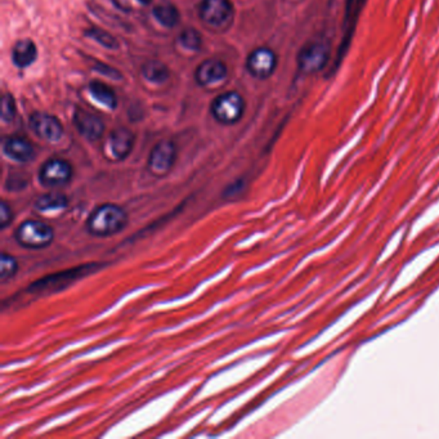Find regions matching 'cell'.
Masks as SVG:
<instances>
[{
    "instance_id": "cell-1",
    "label": "cell",
    "mask_w": 439,
    "mask_h": 439,
    "mask_svg": "<svg viewBox=\"0 0 439 439\" xmlns=\"http://www.w3.org/2000/svg\"><path fill=\"white\" fill-rule=\"evenodd\" d=\"M126 222L128 216L123 209L106 204L93 211L86 222V228L94 236L107 237L122 231Z\"/></svg>"
},
{
    "instance_id": "cell-2",
    "label": "cell",
    "mask_w": 439,
    "mask_h": 439,
    "mask_svg": "<svg viewBox=\"0 0 439 439\" xmlns=\"http://www.w3.org/2000/svg\"><path fill=\"white\" fill-rule=\"evenodd\" d=\"M97 268H98V266L93 263V264H86V266H80L77 268L63 270V272L41 278L37 282H34L29 287V291L34 294H49L60 291V290H63L65 287H67L70 284L75 282L79 278L84 277L86 275L92 273Z\"/></svg>"
},
{
    "instance_id": "cell-3",
    "label": "cell",
    "mask_w": 439,
    "mask_h": 439,
    "mask_svg": "<svg viewBox=\"0 0 439 439\" xmlns=\"http://www.w3.org/2000/svg\"><path fill=\"white\" fill-rule=\"evenodd\" d=\"M332 57V46L327 41H310L298 54V69L301 74L312 75L321 72Z\"/></svg>"
},
{
    "instance_id": "cell-4",
    "label": "cell",
    "mask_w": 439,
    "mask_h": 439,
    "mask_svg": "<svg viewBox=\"0 0 439 439\" xmlns=\"http://www.w3.org/2000/svg\"><path fill=\"white\" fill-rule=\"evenodd\" d=\"M53 230L39 221H26L15 231V240L26 249H43L53 241Z\"/></svg>"
},
{
    "instance_id": "cell-5",
    "label": "cell",
    "mask_w": 439,
    "mask_h": 439,
    "mask_svg": "<svg viewBox=\"0 0 439 439\" xmlns=\"http://www.w3.org/2000/svg\"><path fill=\"white\" fill-rule=\"evenodd\" d=\"M367 0H347V7H346V17H344V31H343V38L340 41L339 49L336 54V60L335 63L332 65V70L329 72V77L334 75L336 72V70L339 69L343 58L347 55L348 49L352 43V39L355 35V27L358 18L361 15L363 7L366 4Z\"/></svg>"
},
{
    "instance_id": "cell-6",
    "label": "cell",
    "mask_w": 439,
    "mask_h": 439,
    "mask_svg": "<svg viewBox=\"0 0 439 439\" xmlns=\"http://www.w3.org/2000/svg\"><path fill=\"white\" fill-rule=\"evenodd\" d=\"M245 110V100L239 93L221 94L211 106L213 115L219 123L235 124L239 122Z\"/></svg>"
},
{
    "instance_id": "cell-7",
    "label": "cell",
    "mask_w": 439,
    "mask_h": 439,
    "mask_svg": "<svg viewBox=\"0 0 439 439\" xmlns=\"http://www.w3.org/2000/svg\"><path fill=\"white\" fill-rule=\"evenodd\" d=\"M176 146L170 140H162L154 147L148 159V169L156 177H164L169 173L176 162Z\"/></svg>"
},
{
    "instance_id": "cell-8",
    "label": "cell",
    "mask_w": 439,
    "mask_h": 439,
    "mask_svg": "<svg viewBox=\"0 0 439 439\" xmlns=\"http://www.w3.org/2000/svg\"><path fill=\"white\" fill-rule=\"evenodd\" d=\"M247 67L253 77L267 79L277 67V55L270 48H258L249 55Z\"/></svg>"
},
{
    "instance_id": "cell-9",
    "label": "cell",
    "mask_w": 439,
    "mask_h": 439,
    "mask_svg": "<svg viewBox=\"0 0 439 439\" xmlns=\"http://www.w3.org/2000/svg\"><path fill=\"white\" fill-rule=\"evenodd\" d=\"M72 177V168L69 162L61 159H52L40 168L39 178L46 187L66 185Z\"/></svg>"
},
{
    "instance_id": "cell-10",
    "label": "cell",
    "mask_w": 439,
    "mask_h": 439,
    "mask_svg": "<svg viewBox=\"0 0 439 439\" xmlns=\"http://www.w3.org/2000/svg\"><path fill=\"white\" fill-rule=\"evenodd\" d=\"M30 126L34 133L48 142H57L63 136L61 122L53 115L37 112L30 117Z\"/></svg>"
},
{
    "instance_id": "cell-11",
    "label": "cell",
    "mask_w": 439,
    "mask_h": 439,
    "mask_svg": "<svg viewBox=\"0 0 439 439\" xmlns=\"http://www.w3.org/2000/svg\"><path fill=\"white\" fill-rule=\"evenodd\" d=\"M233 8L230 0H204L200 15L204 22L219 26L231 18Z\"/></svg>"
},
{
    "instance_id": "cell-12",
    "label": "cell",
    "mask_w": 439,
    "mask_h": 439,
    "mask_svg": "<svg viewBox=\"0 0 439 439\" xmlns=\"http://www.w3.org/2000/svg\"><path fill=\"white\" fill-rule=\"evenodd\" d=\"M74 124L79 133L89 140L100 139L105 131V124L100 117L83 108H75Z\"/></svg>"
},
{
    "instance_id": "cell-13",
    "label": "cell",
    "mask_w": 439,
    "mask_h": 439,
    "mask_svg": "<svg viewBox=\"0 0 439 439\" xmlns=\"http://www.w3.org/2000/svg\"><path fill=\"white\" fill-rule=\"evenodd\" d=\"M134 146V134L126 128H117L110 134L107 140L108 152L114 160L126 159Z\"/></svg>"
},
{
    "instance_id": "cell-14",
    "label": "cell",
    "mask_w": 439,
    "mask_h": 439,
    "mask_svg": "<svg viewBox=\"0 0 439 439\" xmlns=\"http://www.w3.org/2000/svg\"><path fill=\"white\" fill-rule=\"evenodd\" d=\"M227 77V67L223 62L208 60L196 70V81L200 85H211L222 81Z\"/></svg>"
},
{
    "instance_id": "cell-15",
    "label": "cell",
    "mask_w": 439,
    "mask_h": 439,
    "mask_svg": "<svg viewBox=\"0 0 439 439\" xmlns=\"http://www.w3.org/2000/svg\"><path fill=\"white\" fill-rule=\"evenodd\" d=\"M4 152L8 157L18 162H29L35 157V150L27 139L12 137L4 143Z\"/></svg>"
},
{
    "instance_id": "cell-16",
    "label": "cell",
    "mask_w": 439,
    "mask_h": 439,
    "mask_svg": "<svg viewBox=\"0 0 439 439\" xmlns=\"http://www.w3.org/2000/svg\"><path fill=\"white\" fill-rule=\"evenodd\" d=\"M38 49L32 40L25 39L15 43L12 49V61L17 67H27L37 60Z\"/></svg>"
},
{
    "instance_id": "cell-17",
    "label": "cell",
    "mask_w": 439,
    "mask_h": 439,
    "mask_svg": "<svg viewBox=\"0 0 439 439\" xmlns=\"http://www.w3.org/2000/svg\"><path fill=\"white\" fill-rule=\"evenodd\" d=\"M89 91L93 98L100 102V105L108 108H116L117 106L115 92L108 85L100 83V81H92L89 85Z\"/></svg>"
},
{
    "instance_id": "cell-18",
    "label": "cell",
    "mask_w": 439,
    "mask_h": 439,
    "mask_svg": "<svg viewBox=\"0 0 439 439\" xmlns=\"http://www.w3.org/2000/svg\"><path fill=\"white\" fill-rule=\"evenodd\" d=\"M142 72L148 81L156 84L165 83L169 77V70L162 62L159 61L147 62L142 69Z\"/></svg>"
},
{
    "instance_id": "cell-19",
    "label": "cell",
    "mask_w": 439,
    "mask_h": 439,
    "mask_svg": "<svg viewBox=\"0 0 439 439\" xmlns=\"http://www.w3.org/2000/svg\"><path fill=\"white\" fill-rule=\"evenodd\" d=\"M35 207L40 211H58L67 207V199L61 193H48L39 197Z\"/></svg>"
},
{
    "instance_id": "cell-20",
    "label": "cell",
    "mask_w": 439,
    "mask_h": 439,
    "mask_svg": "<svg viewBox=\"0 0 439 439\" xmlns=\"http://www.w3.org/2000/svg\"><path fill=\"white\" fill-rule=\"evenodd\" d=\"M155 18L166 27H174L179 22V12L177 8L169 3H162L154 8Z\"/></svg>"
},
{
    "instance_id": "cell-21",
    "label": "cell",
    "mask_w": 439,
    "mask_h": 439,
    "mask_svg": "<svg viewBox=\"0 0 439 439\" xmlns=\"http://www.w3.org/2000/svg\"><path fill=\"white\" fill-rule=\"evenodd\" d=\"M85 35L92 38L93 40H96L97 43H100V46L108 48V49L117 48V40L111 34H108L107 31L92 27V29L85 31Z\"/></svg>"
},
{
    "instance_id": "cell-22",
    "label": "cell",
    "mask_w": 439,
    "mask_h": 439,
    "mask_svg": "<svg viewBox=\"0 0 439 439\" xmlns=\"http://www.w3.org/2000/svg\"><path fill=\"white\" fill-rule=\"evenodd\" d=\"M18 270V263L11 255L1 254L0 258V278L1 281H6L8 278L13 277L15 272Z\"/></svg>"
},
{
    "instance_id": "cell-23",
    "label": "cell",
    "mask_w": 439,
    "mask_h": 439,
    "mask_svg": "<svg viewBox=\"0 0 439 439\" xmlns=\"http://www.w3.org/2000/svg\"><path fill=\"white\" fill-rule=\"evenodd\" d=\"M181 44L188 51H197L201 46L200 32L195 29H187L179 37Z\"/></svg>"
},
{
    "instance_id": "cell-24",
    "label": "cell",
    "mask_w": 439,
    "mask_h": 439,
    "mask_svg": "<svg viewBox=\"0 0 439 439\" xmlns=\"http://www.w3.org/2000/svg\"><path fill=\"white\" fill-rule=\"evenodd\" d=\"M15 111H17V108H15V100L13 96L9 93L4 94L1 98V119H3V122H6V123L12 122L15 119Z\"/></svg>"
},
{
    "instance_id": "cell-25",
    "label": "cell",
    "mask_w": 439,
    "mask_h": 439,
    "mask_svg": "<svg viewBox=\"0 0 439 439\" xmlns=\"http://www.w3.org/2000/svg\"><path fill=\"white\" fill-rule=\"evenodd\" d=\"M12 219H13L12 210L8 207L7 202L3 201L0 205V225H1V228H6L8 224L12 222Z\"/></svg>"
},
{
    "instance_id": "cell-26",
    "label": "cell",
    "mask_w": 439,
    "mask_h": 439,
    "mask_svg": "<svg viewBox=\"0 0 439 439\" xmlns=\"http://www.w3.org/2000/svg\"><path fill=\"white\" fill-rule=\"evenodd\" d=\"M96 70H98V71H100L102 74H105V75H107V77H112V79H122V75H120V72H119V71H116L115 69L110 67V66L105 65V63H98Z\"/></svg>"
},
{
    "instance_id": "cell-27",
    "label": "cell",
    "mask_w": 439,
    "mask_h": 439,
    "mask_svg": "<svg viewBox=\"0 0 439 439\" xmlns=\"http://www.w3.org/2000/svg\"><path fill=\"white\" fill-rule=\"evenodd\" d=\"M140 4H150L152 0H138Z\"/></svg>"
}]
</instances>
